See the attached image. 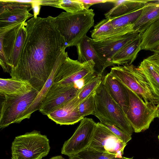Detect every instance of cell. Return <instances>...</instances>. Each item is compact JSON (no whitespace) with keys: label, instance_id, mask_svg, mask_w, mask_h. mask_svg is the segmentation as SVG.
<instances>
[{"label":"cell","instance_id":"ab89813d","mask_svg":"<svg viewBox=\"0 0 159 159\" xmlns=\"http://www.w3.org/2000/svg\"><path fill=\"white\" fill-rule=\"evenodd\" d=\"M158 139L159 140V135L158 136Z\"/></svg>","mask_w":159,"mask_h":159},{"label":"cell","instance_id":"9a60e30c","mask_svg":"<svg viewBox=\"0 0 159 159\" xmlns=\"http://www.w3.org/2000/svg\"><path fill=\"white\" fill-rule=\"evenodd\" d=\"M78 95L48 114V117L60 125H72L80 121L83 118L78 111L80 103Z\"/></svg>","mask_w":159,"mask_h":159},{"label":"cell","instance_id":"3957f363","mask_svg":"<svg viewBox=\"0 0 159 159\" xmlns=\"http://www.w3.org/2000/svg\"><path fill=\"white\" fill-rule=\"evenodd\" d=\"M26 22L0 28V65L9 74L16 66L26 36Z\"/></svg>","mask_w":159,"mask_h":159},{"label":"cell","instance_id":"7a4b0ae2","mask_svg":"<svg viewBox=\"0 0 159 159\" xmlns=\"http://www.w3.org/2000/svg\"><path fill=\"white\" fill-rule=\"evenodd\" d=\"M95 13L92 9L71 13L63 12L54 21L63 38L66 48L76 45L94 25Z\"/></svg>","mask_w":159,"mask_h":159},{"label":"cell","instance_id":"30bf717a","mask_svg":"<svg viewBox=\"0 0 159 159\" xmlns=\"http://www.w3.org/2000/svg\"><path fill=\"white\" fill-rule=\"evenodd\" d=\"M96 123L92 118H84L71 137L65 142L61 153L68 157L78 154L89 146Z\"/></svg>","mask_w":159,"mask_h":159},{"label":"cell","instance_id":"8992f818","mask_svg":"<svg viewBox=\"0 0 159 159\" xmlns=\"http://www.w3.org/2000/svg\"><path fill=\"white\" fill-rule=\"evenodd\" d=\"M50 149L47 137L34 130L16 137L11 146V159H42Z\"/></svg>","mask_w":159,"mask_h":159},{"label":"cell","instance_id":"836d02e7","mask_svg":"<svg viewBox=\"0 0 159 159\" xmlns=\"http://www.w3.org/2000/svg\"><path fill=\"white\" fill-rule=\"evenodd\" d=\"M41 4L40 0H34V2L32 3V9L34 11V17H37L39 14Z\"/></svg>","mask_w":159,"mask_h":159},{"label":"cell","instance_id":"8d00e7d4","mask_svg":"<svg viewBox=\"0 0 159 159\" xmlns=\"http://www.w3.org/2000/svg\"><path fill=\"white\" fill-rule=\"evenodd\" d=\"M154 53L159 56V45L152 51Z\"/></svg>","mask_w":159,"mask_h":159},{"label":"cell","instance_id":"5bb4252c","mask_svg":"<svg viewBox=\"0 0 159 159\" xmlns=\"http://www.w3.org/2000/svg\"><path fill=\"white\" fill-rule=\"evenodd\" d=\"M141 34L134 31L123 36L98 41L89 38V41L98 55L114 66H115L112 60L114 55Z\"/></svg>","mask_w":159,"mask_h":159},{"label":"cell","instance_id":"9c48e42d","mask_svg":"<svg viewBox=\"0 0 159 159\" xmlns=\"http://www.w3.org/2000/svg\"><path fill=\"white\" fill-rule=\"evenodd\" d=\"M95 63L91 60L80 63L68 56L61 65L55 75L54 83L62 85L76 84L78 81L84 82L96 75Z\"/></svg>","mask_w":159,"mask_h":159},{"label":"cell","instance_id":"603a6c76","mask_svg":"<svg viewBox=\"0 0 159 159\" xmlns=\"http://www.w3.org/2000/svg\"><path fill=\"white\" fill-rule=\"evenodd\" d=\"M62 59L58 62L54 68L51 74L40 91L36 99L25 113L22 120L29 119L34 111L39 110L41 102L53 84L54 78L57 70L63 61L67 57Z\"/></svg>","mask_w":159,"mask_h":159},{"label":"cell","instance_id":"e0dca14e","mask_svg":"<svg viewBox=\"0 0 159 159\" xmlns=\"http://www.w3.org/2000/svg\"><path fill=\"white\" fill-rule=\"evenodd\" d=\"M102 83L126 114L129 104V95L126 87L110 72L105 76Z\"/></svg>","mask_w":159,"mask_h":159},{"label":"cell","instance_id":"83f0119b","mask_svg":"<svg viewBox=\"0 0 159 159\" xmlns=\"http://www.w3.org/2000/svg\"><path fill=\"white\" fill-rule=\"evenodd\" d=\"M143 7L119 17L111 19V23L113 26L115 28H117L133 24L140 15Z\"/></svg>","mask_w":159,"mask_h":159},{"label":"cell","instance_id":"4316f807","mask_svg":"<svg viewBox=\"0 0 159 159\" xmlns=\"http://www.w3.org/2000/svg\"><path fill=\"white\" fill-rule=\"evenodd\" d=\"M90 7L79 0H58L55 7L63 9L67 12L74 13L89 9Z\"/></svg>","mask_w":159,"mask_h":159},{"label":"cell","instance_id":"cb8c5ba5","mask_svg":"<svg viewBox=\"0 0 159 159\" xmlns=\"http://www.w3.org/2000/svg\"><path fill=\"white\" fill-rule=\"evenodd\" d=\"M141 50L152 51L159 45V19L141 34Z\"/></svg>","mask_w":159,"mask_h":159},{"label":"cell","instance_id":"8fae6325","mask_svg":"<svg viewBox=\"0 0 159 159\" xmlns=\"http://www.w3.org/2000/svg\"><path fill=\"white\" fill-rule=\"evenodd\" d=\"M100 122L96 123L92 139L88 148L122 158L127 145Z\"/></svg>","mask_w":159,"mask_h":159},{"label":"cell","instance_id":"ac0fdd59","mask_svg":"<svg viewBox=\"0 0 159 159\" xmlns=\"http://www.w3.org/2000/svg\"><path fill=\"white\" fill-rule=\"evenodd\" d=\"M134 31L133 24L115 28L111 20L105 18L97 23L90 32L91 38L98 41L123 36Z\"/></svg>","mask_w":159,"mask_h":159},{"label":"cell","instance_id":"ffe728a7","mask_svg":"<svg viewBox=\"0 0 159 159\" xmlns=\"http://www.w3.org/2000/svg\"><path fill=\"white\" fill-rule=\"evenodd\" d=\"M141 41V34L114 55L112 59V63L115 66L132 64L141 50L140 47Z\"/></svg>","mask_w":159,"mask_h":159},{"label":"cell","instance_id":"484cf974","mask_svg":"<svg viewBox=\"0 0 159 159\" xmlns=\"http://www.w3.org/2000/svg\"><path fill=\"white\" fill-rule=\"evenodd\" d=\"M102 75H96L84 82L81 90L78 95L80 103L96 92L102 83Z\"/></svg>","mask_w":159,"mask_h":159},{"label":"cell","instance_id":"ba28073f","mask_svg":"<svg viewBox=\"0 0 159 159\" xmlns=\"http://www.w3.org/2000/svg\"><path fill=\"white\" fill-rule=\"evenodd\" d=\"M126 87L129 98L126 117L135 133L144 131L157 117L158 107L153 103H146L137 94Z\"/></svg>","mask_w":159,"mask_h":159},{"label":"cell","instance_id":"d4e9b609","mask_svg":"<svg viewBox=\"0 0 159 159\" xmlns=\"http://www.w3.org/2000/svg\"><path fill=\"white\" fill-rule=\"evenodd\" d=\"M33 88L28 82L14 79H0V94L20 93Z\"/></svg>","mask_w":159,"mask_h":159},{"label":"cell","instance_id":"6da1fadb","mask_svg":"<svg viewBox=\"0 0 159 159\" xmlns=\"http://www.w3.org/2000/svg\"><path fill=\"white\" fill-rule=\"evenodd\" d=\"M26 36L11 78L28 83L39 92L57 64L68 56L54 17H33L26 22Z\"/></svg>","mask_w":159,"mask_h":159},{"label":"cell","instance_id":"f1b7e54d","mask_svg":"<svg viewBox=\"0 0 159 159\" xmlns=\"http://www.w3.org/2000/svg\"><path fill=\"white\" fill-rule=\"evenodd\" d=\"M77 155L84 159H120L115 155L97 151L89 148Z\"/></svg>","mask_w":159,"mask_h":159},{"label":"cell","instance_id":"d6a6232c","mask_svg":"<svg viewBox=\"0 0 159 159\" xmlns=\"http://www.w3.org/2000/svg\"><path fill=\"white\" fill-rule=\"evenodd\" d=\"M82 2L90 5L91 6L94 4L105 3L107 2L113 3L115 0H79Z\"/></svg>","mask_w":159,"mask_h":159},{"label":"cell","instance_id":"2e32d148","mask_svg":"<svg viewBox=\"0 0 159 159\" xmlns=\"http://www.w3.org/2000/svg\"><path fill=\"white\" fill-rule=\"evenodd\" d=\"M89 38L86 35L76 45L78 55L77 60L82 63L93 60L95 63V73L97 75H102L105 70L112 65L98 55L91 44Z\"/></svg>","mask_w":159,"mask_h":159},{"label":"cell","instance_id":"4fadbf2b","mask_svg":"<svg viewBox=\"0 0 159 159\" xmlns=\"http://www.w3.org/2000/svg\"><path fill=\"white\" fill-rule=\"evenodd\" d=\"M32 3L16 0H0V28L25 21L34 15L29 11Z\"/></svg>","mask_w":159,"mask_h":159},{"label":"cell","instance_id":"d590c367","mask_svg":"<svg viewBox=\"0 0 159 159\" xmlns=\"http://www.w3.org/2000/svg\"><path fill=\"white\" fill-rule=\"evenodd\" d=\"M48 159H66L61 155L57 156L52 157Z\"/></svg>","mask_w":159,"mask_h":159},{"label":"cell","instance_id":"277c9868","mask_svg":"<svg viewBox=\"0 0 159 159\" xmlns=\"http://www.w3.org/2000/svg\"><path fill=\"white\" fill-rule=\"evenodd\" d=\"M94 115L100 122L113 125L128 134L132 135L134 130L123 110L112 98L102 83L95 94Z\"/></svg>","mask_w":159,"mask_h":159},{"label":"cell","instance_id":"e575fe53","mask_svg":"<svg viewBox=\"0 0 159 159\" xmlns=\"http://www.w3.org/2000/svg\"><path fill=\"white\" fill-rule=\"evenodd\" d=\"M69 159H84L80 157L78 155H73L69 157Z\"/></svg>","mask_w":159,"mask_h":159},{"label":"cell","instance_id":"f35d334b","mask_svg":"<svg viewBox=\"0 0 159 159\" xmlns=\"http://www.w3.org/2000/svg\"><path fill=\"white\" fill-rule=\"evenodd\" d=\"M157 117L159 118V107L157 109Z\"/></svg>","mask_w":159,"mask_h":159},{"label":"cell","instance_id":"4dcf8cb0","mask_svg":"<svg viewBox=\"0 0 159 159\" xmlns=\"http://www.w3.org/2000/svg\"><path fill=\"white\" fill-rule=\"evenodd\" d=\"M100 122L107 127L124 143L127 144L132 139L131 136L128 134L115 125L105 121Z\"/></svg>","mask_w":159,"mask_h":159},{"label":"cell","instance_id":"74e56055","mask_svg":"<svg viewBox=\"0 0 159 159\" xmlns=\"http://www.w3.org/2000/svg\"><path fill=\"white\" fill-rule=\"evenodd\" d=\"M120 159H133V157L131 158H128L125 157H123Z\"/></svg>","mask_w":159,"mask_h":159},{"label":"cell","instance_id":"5b68a950","mask_svg":"<svg viewBox=\"0 0 159 159\" xmlns=\"http://www.w3.org/2000/svg\"><path fill=\"white\" fill-rule=\"evenodd\" d=\"M39 92L34 88L15 94H1L0 128L3 129L13 123H19L28 109Z\"/></svg>","mask_w":159,"mask_h":159},{"label":"cell","instance_id":"44dd1931","mask_svg":"<svg viewBox=\"0 0 159 159\" xmlns=\"http://www.w3.org/2000/svg\"><path fill=\"white\" fill-rule=\"evenodd\" d=\"M149 0H115L114 7L104 14L106 19H112L143 7Z\"/></svg>","mask_w":159,"mask_h":159},{"label":"cell","instance_id":"d6986e66","mask_svg":"<svg viewBox=\"0 0 159 159\" xmlns=\"http://www.w3.org/2000/svg\"><path fill=\"white\" fill-rule=\"evenodd\" d=\"M159 19V0H151L145 4L142 12L133 24L135 31L141 34Z\"/></svg>","mask_w":159,"mask_h":159},{"label":"cell","instance_id":"7c38bea8","mask_svg":"<svg viewBox=\"0 0 159 159\" xmlns=\"http://www.w3.org/2000/svg\"><path fill=\"white\" fill-rule=\"evenodd\" d=\"M82 89L76 84L62 85L53 83L42 100L39 111L47 116L57 108L73 98Z\"/></svg>","mask_w":159,"mask_h":159},{"label":"cell","instance_id":"52a82bcc","mask_svg":"<svg viewBox=\"0 0 159 159\" xmlns=\"http://www.w3.org/2000/svg\"><path fill=\"white\" fill-rule=\"evenodd\" d=\"M110 72L126 87L142 98L146 103L151 102L155 104L154 97L149 85L138 67L132 64L115 66L111 68Z\"/></svg>","mask_w":159,"mask_h":159},{"label":"cell","instance_id":"60d3db41","mask_svg":"<svg viewBox=\"0 0 159 159\" xmlns=\"http://www.w3.org/2000/svg\"></svg>","mask_w":159,"mask_h":159},{"label":"cell","instance_id":"1f68e13d","mask_svg":"<svg viewBox=\"0 0 159 159\" xmlns=\"http://www.w3.org/2000/svg\"><path fill=\"white\" fill-rule=\"evenodd\" d=\"M146 59L152 65L159 73V56L154 53Z\"/></svg>","mask_w":159,"mask_h":159},{"label":"cell","instance_id":"7402d4cb","mask_svg":"<svg viewBox=\"0 0 159 159\" xmlns=\"http://www.w3.org/2000/svg\"><path fill=\"white\" fill-rule=\"evenodd\" d=\"M145 76L155 98V104L159 107V73L146 58L138 67Z\"/></svg>","mask_w":159,"mask_h":159},{"label":"cell","instance_id":"f546056e","mask_svg":"<svg viewBox=\"0 0 159 159\" xmlns=\"http://www.w3.org/2000/svg\"><path fill=\"white\" fill-rule=\"evenodd\" d=\"M95 92L84 100L79 105L78 111L83 118L86 116L93 115L95 109Z\"/></svg>","mask_w":159,"mask_h":159}]
</instances>
